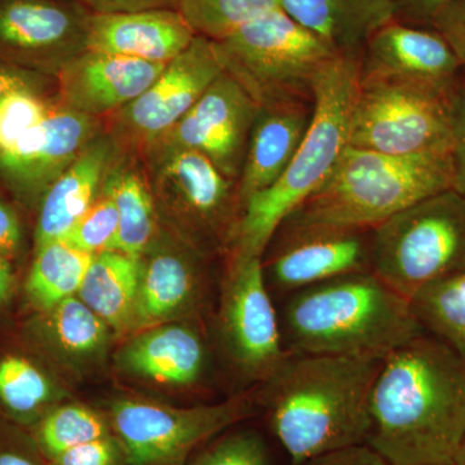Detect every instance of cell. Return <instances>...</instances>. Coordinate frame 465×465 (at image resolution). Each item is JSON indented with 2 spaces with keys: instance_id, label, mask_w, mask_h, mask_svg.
Here are the masks:
<instances>
[{
  "instance_id": "1",
  "label": "cell",
  "mask_w": 465,
  "mask_h": 465,
  "mask_svg": "<svg viewBox=\"0 0 465 465\" xmlns=\"http://www.w3.org/2000/svg\"><path fill=\"white\" fill-rule=\"evenodd\" d=\"M367 446L390 465L455 464L465 439V357L427 332L382 358Z\"/></svg>"
},
{
  "instance_id": "2",
  "label": "cell",
  "mask_w": 465,
  "mask_h": 465,
  "mask_svg": "<svg viewBox=\"0 0 465 465\" xmlns=\"http://www.w3.org/2000/svg\"><path fill=\"white\" fill-rule=\"evenodd\" d=\"M382 358L289 354L264 381L262 403L291 465L367 445Z\"/></svg>"
},
{
  "instance_id": "3",
  "label": "cell",
  "mask_w": 465,
  "mask_h": 465,
  "mask_svg": "<svg viewBox=\"0 0 465 465\" xmlns=\"http://www.w3.org/2000/svg\"><path fill=\"white\" fill-rule=\"evenodd\" d=\"M280 324L287 353L317 356L384 358L425 332L411 302L372 272L291 293Z\"/></svg>"
},
{
  "instance_id": "4",
  "label": "cell",
  "mask_w": 465,
  "mask_h": 465,
  "mask_svg": "<svg viewBox=\"0 0 465 465\" xmlns=\"http://www.w3.org/2000/svg\"><path fill=\"white\" fill-rule=\"evenodd\" d=\"M360 88V54H338L313 87L311 124L282 176L252 195L241 211L229 246L235 258H262L284 220L326 182L348 145Z\"/></svg>"
},
{
  "instance_id": "5",
  "label": "cell",
  "mask_w": 465,
  "mask_h": 465,
  "mask_svg": "<svg viewBox=\"0 0 465 465\" xmlns=\"http://www.w3.org/2000/svg\"><path fill=\"white\" fill-rule=\"evenodd\" d=\"M449 189H454L451 153L391 155L347 145L326 182L289 217L312 224L374 229Z\"/></svg>"
},
{
  "instance_id": "6",
  "label": "cell",
  "mask_w": 465,
  "mask_h": 465,
  "mask_svg": "<svg viewBox=\"0 0 465 465\" xmlns=\"http://www.w3.org/2000/svg\"><path fill=\"white\" fill-rule=\"evenodd\" d=\"M465 271V195L449 189L372 229L371 272L403 298Z\"/></svg>"
},
{
  "instance_id": "7",
  "label": "cell",
  "mask_w": 465,
  "mask_h": 465,
  "mask_svg": "<svg viewBox=\"0 0 465 465\" xmlns=\"http://www.w3.org/2000/svg\"><path fill=\"white\" fill-rule=\"evenodd\" d=\"M228 74L259 106L313 101L318 75L338 52L283 8L253 18L215 42Z\"/></svg>"
},
{
  "instance_id": "8",
  "label": "cell",
  "mask_w": 465,
  "mask_h": 465,
  "mask_svg": "<svg viewBox=\"0 0 465 465\" xmlns=\"http://www.w3.org/2000/svg\"><path fill=\"white\" fill-rule=\"evenodd\" d=\"M452 94L394 81H361L348 145L391 155L451 153Z\"/></svg>"
},
{
  "instance_id": "9",
  "label": "cell",
  "mask_w": 465,
  "mask_h": 465,
  "mask_svg": "<svg viewBox=\"0 0 465 465\" xmlns=\"http://www.w3.org/2000/svg\"><path fill=\"white\" fill-rule=\"evenodd\" d=\"M249 412L246 397L192 409L122 400L112 407V423L128 464L168 465L183 460Z\"/></svg>"
},
{
  "instance_id": "10",
  "label": "cell",
  "mask_w": 465,
  "mask_h": 465,
  "mask_svg": "<svg viewBox=\"0 0 465 465\" xmlns=\"http://www.w3.org/2000/svg\"><path fill=\"white\" fill-rule=\"evenodd\" d=\"M371 237L372 229L312 224L289 217L272 238L271 256L262 259L268 289L287 298L324 281L371 272Z\"/></svg>"
},
{
  "instance_id": "11",
  "label": "cell",
  "mask_w": 465,
  "mask_h": 465,
  "mask_svg": "<svg viewBox=\"0 0 465 465\" xmlns=\"http://www.w3.org/2000/svg\"><path fill=\"white\" fill-rule=\"evenodd\" d=\"M220 331L232 363L250 378L266 381L289 356L262 258L232 259Z\"/></svg>"
},
{
  "instance_id": "12",
  "label": "cell",
  "mask_w": 465,
  "mask_h": 465,
  "mask_svg": "<svg viewBox=\"0 0 465 465\" xmlns=\"http://www.w3.org/2000/svg\"><path fill=\"white\" fill-rule=\"evenodd\" d=\"M91 15L81 0H0V60L57 74L87 50Z\"/></svg>"
},
{
  "instance_id": "13",
  "label": "cell",
  "mask_w": 465,
  "mask_h": 465,
  "mask_svg": "<svg viewBox=\"0 0 465 465\" xmlns=\"http://www.w3.org/2000/svg\"><path fill=\"white\" fill-rule=\"evenodd\" d=\"M258 112L249 92L224 72L158 143L200 152L234 180L240 177Z\"/></svg>"
},
{
  "instance_id": "14",
  "label": "cell",
  "mask_w": 465,
  "mask_h": 465,
  "mask_svg": "<svg viewBox=\"0 0 465 465\" xmlns=\"http://www.w3.org/2000/svg\"><path fill=\"white\" fill-rule=\"evenodd\" d=\"M224 72L215 42L195 36L148 90L119 110V128L134 142L157 145Z\"/></svg>"
},
{
  "instance_id": "15",
  "label": "cell",
  "mask_w": 465,
  "mask_h": 465,
  "mask_svg": "<svg viewBox=\"0 0 465 465\" xmlns=\"http://www.w3.org/2000/svg\"><path fill=\"white\" fill-rule=\"evenodd\" d=\"M464 67L430 27L393 20L376 30L360 54L361 81H394L452 94Z\"/></svg>"
},
{
  "instance_id": "16",
  "label": "cell",
  "mask_w": 465,
  "mask_h": 465,
  "mask_svg": "<svg viewBox=\"0 0 465 465\" xmlns=\"http://www.w3.org/2000/svg\"><path fill=\"white\" fill-rule=\"evenodd\" d=\"M97 119L54 106L50 114L0 157V173L21 195L45 193L94 139Z\"/></svg>"
},
{
  "instance_id": "17",
  "label": "cell",
  "mask_w": 465,
  "mask_h": 465,
  "mask_svg": "<svg viewBox=\"0 0 465 465\" xmlns=\"http://www.w3.org/2000/svg\"><path fill=\"white\" fill-rule=\"evenodd\" d=\"M166 65L85 50L58 70L61 105L94 118L119 112L148 90Z\"/></svg>"
},
{
  "instance_id": "18",
  "label": "cell",
  "mask_w": 465,
  "mask_h": 465,
  "mask_svg": "<svg viewBox=\"0 0 465 465\" xmlns=\"http://www.w3.org/2000/svg\"><path fill=\"white\" fill-rule=\"evenodd\" d=\"M313 101L284 100L259 106L238 183L241 211L252 195L271 188L302 145Z\"/></svg>"
},
{
  "instance_id": "19",
  "label": "cell",
  "mask_w": 465,
  "mask_h": 465,
  "mask_svg": "<svg viewBox=\"0 0 465 465\" xmlns=\"http://www.w3.org/2000/svg\"><path fill=\"white\" fill-rule=\"evenodd\" d=\"M197 34L176 8L130 14H92L87 50L168 64L182 54Z\"/></svg>"
},
{
  "instance_id": "20",
  "label": "cell",
  "mask_w": 465,
  "mask_h": 465,
  "mask_svg": "<svg viewBox=\"0 0 465 465\" xmlns=\"http://www.w3.org/2000/svg\"><path fill=\"white\" fill-rule=\"evenodd\" d=\"M164 149L166 155L157 173L158 185L173 194L200 224L213 232H224L229 243L238 223V217L232 216V180L200 152Z\"/></svg>"
},
{
  "instance_id": "21",
  "label": "cell",
  "mask_w": 465,
  "mask_h": 465,
  "mask_svg": "<svg viewBox=\"0 0 465 465\" xmlns=\"http://www.w3.org/2000/svg\"><path fill=\"white\" fill-rule=\"evenodd\" d=\"M114 145L105 137H94L78 158L51 183L43 194L35 229L36 249L63 241L94 204L105 174L109 173Z\"/></svg>"
},
{
  "instance_id": "22",
  "label": "cell",
  "mask_w": 465,
  "mask_h": 465,
  "mask_svg": "<svg viewBox=\"0 0 465 465\" xmlns=\"http://www.w3.org/2000/svg\"><path fill=\"white\" fill-rule=\"evenodd\" d=\"M207 353L200 333L188 326H155L125 345L119 363L131 374L173 385L200 381Z\"/></svg>"
},
{
  "instance_id": "23",
  "label": "cell",
  "mask_w": 465,
  "mask_h": 465,
  "mask_svg": "<svg viewBox=\"0 0 465 465\" xmlns=\"http://www.w3.org/2000/svg\"><path fill=\"white\" fill-rule=\"evenodd\" d=\"M291 17L341 54H361L367 39L397 20L399 0H282Z\"/></svg>"
},
{
  "instance_id": "24",
  "label": "cell",
  "mask_w": 465,
  "mask_h": 465,
  "mask_svg": "<svg viewBox=\"0 0 465 465\" xmlns=\"http://www.w3.org/2000/svg\"><path fill=\"white\" fill-rule=\"evenodd\" d=\"M142 262L116 251L94 256L78 296L115 330L133 326Z\"/></svg>"
},
{
  "instance_id": "25",
  "label": "cell",
  "mask_w": 465,
  "mask_h": 465,
  "mask_svg": "<svg viewBox=\"0 0 465 465\" xmlns=\"http://www.w3.org/2000/svg\"><path fill=\"white\" fill-rule=\"evenodd\" d=\"M197 275L185 259L161 252L142 265L133 326L155 327L188 307L197 295Z\"/></svg>"
},
{
  "instance_id": "26",
  "label": "cell",
  "mask_w": 465,
  "mask_h": 465,
  "mask_svg": "<svg viewBox=\"0 0 465 465\" xmlns=\"http://www.w3.org/2000/svg\"><path fill=\"white\" fill-rule=\"evenodd\" d=\"M94 256L56 241L36 249L26 278L27 300L39 311L48 312L81 289Z\"/></svg>"
},
{
  "instance_id": "27",
  "label": "cell",
  "mask_w": 465,
  "mask_h": 465,
  "mask_svg": "<svg viewBox=\"0 0 465 465\" xmlns=\"http://www.w3.org/2000/svg\"><path fill=\"white\" fill-rule=\"evenodd\" d=\"M104 193L118 211V232L113 250L140 260L153 240L154 204L142 176L131 168H118L105 180Z\"/></svg>"
},
{
  "instance_id": "28",
  "label": "cell",
  "mask_w": 465,
  "mask_h": 465,
  "mask_svg": "<svg viewBox=\"0 0 465 465\" xmlns=\"http://www.w3.org/2000/svg\"><path fill=\"white\" fill-rule=\"evenodd\" d=\"M411 305L425 332L465 357V271L425 287Z\"/></svg>"
},
{
  "instance_id": "29",
  "label": "cell",
  "mask_w": 465,
  "mask_h": 465,
  "mask_svg": "<svg viewBox=\"0 0 465 465\" xmlns=\"http://www.w3.org/2000/svg\"><path fill=\"white\" fill-rule=\"evenodd\" d=\"M54 399L47 375L32 361L7 356L0 361V403L18 421H33Z\"/></svg>"
},
{
  "instance_id": "30",
  "label": "cell",
  "mask_w": 465,
  "mask_h": 465,
  "mask_svg": "<svg viewBox=\"0 0 465 465\" xmlns=\"http://www.w3.org/2000/svg\"><path fill=\"white\" fill-rule=\"evenodd\" d=\"M176 8L197 35L217 42L253 18L283 7L282 0H177Z\"/></svg>"
},
{
  "instance_id": "31",
  "label": "cell",
  "mask_w": 465,
  "mask_h": 465,
  "mask_svg": "<svg viewBox=\"0 0 465 465\" xmlns=\"http://www.w3.org/2000/svg\"><path fill=\"white\" fill-rule=\"evenodd\" d=\"M47 313L48 333L67 353L91 356L108 341V324L75 296L58 302Z\"/></svg>"
},
{
  "instance_id": "32",
  "label": "cell",
  "mask_w": 465,
  "mask_h": 465,
  "mask_svg": "<svg viewBox=\"0 0 465 465\" xmlns=\"http://www.w3.org/2000/svg\"><path fill=\"white\" fill-rule=\"evenodd\" d=\"M110 436L108 423L87 407L67 405L43 416L36 427L39 448L48 458L91 440Z\"/></svg>"
},
{
  "instance_id": "33",
  "label": "cell",
  "mask_w": 465,
  "mask_h": 465,
  "mask_svg": "<svg viewBox=\"0 0 465 465\" xmlns=\"http://www.w3.org/2000/svg\"><path fill=\"white\" fill-rule=\"evenodd\" d=\"M54 105L39 92L16 90L0 99V157L7 154L29 131L41 124Z\"/></svg>"
},
{
  "instance_id": "34",
  "label": "cell",
  "mask_w": 465,
  "mask_h": 465,
  "mask_svg": "<svg viewBox=\"0 0 465 465\" xmlns=\"http://www.w3.org/2000/svg\"><path fill=\"white\" fill-rule=\"evenodd\" d=\"M118 232V211L114 201L104 193L94 202L78 223L67 232L64 242L91 255L112 251Z\"/></svg>"
},
{
  "instance_id": "35",
  "label": "cell",
  "mask_w": 465,
  "mask_h": 465,
  "mask_svg": "<svg viewBox=\"0 0 465 465\" xmlns=\"http://www.w3.org/2000/svg\"><path fill=\"white\" fill-rule=\"evenodd\" d=\"M193 465H272L271 451L262 436L244 430L217 440Z\"/></svg>"
},
{
  "instance_id": "36",
  "label": "cell",
  "mask_w": 465,
  "mask_h": 465,
  "mask_svg": "<svg viewBox=\"0 0 465 465\" xmlns=\"http://www.w3.org/2000/svg\"><path fill=\"white\" fill-rule=\"evenodd\" d=\"M124 448L118 439L110 434L104 439L66 450L51 458L54 465H121Z\"/></svg>"
},
{
  "instance_id": "37",
  "label": "cell",
  "mask_w": 465,
  "mask_h": 465,
  "mask_svg": "<svg viewBox=\"0 0 465 465\" xmlns=\"http://www.w3.org/2000/svg\"><path fill=\"white\" fill-rule=\"evenodd\" d=\"M427 27L449 43L465 70V0H448L434 12Z\"/></svg>"
},
{
  "instance_id": "38",
  "label": "cell",
  "mask_w": 465,
  "mask_h": 465,
  "mask_svg": "<svg viewBox=\"0 0 465 465\" xmlns=\"http://www.w3.org/2000/svg\"><path fill=\"white\" fill-rule=\"evenodd\" d=\"M451 113L454 189L465 195V70L452 94Z\"/></svg>"
},
{
  "instance_id": "39",
  "label": "cell",
  "mask_w": 465,
  "mask_h": 465,
  "mask_svg": "<svg viewBox=\"0 0 465 465\" xmlns=\"http://www.w3.org/2000/svg\"><path fill=\"white\" fill-rule=\"evenodd\" d=\"M47 84V78L42 73L24 69L0 60V99L9 92L16 90H32L41 94Z\"/></svg>"
},
{
  "instance_id": "40",
  "label": "cell",
  "mask_w": 465,
  "mask_h": 465,
  "mask_svg": "<svg viewBox=\"0 0 465 465\" xmlns=\"http://www.w3.org/2000/svg\"><path fill=\"white\" fill-rule=\"evenodd\" d=\"M92 14H130L148 9L176 8L177 0H81ZM177 9V8H176Z\"/></svg>"
},
{
  "instance_id": "41",
  "label": "cell",
  "mask_w": 465,
  "mask_h": 465,
  "mask_svg": "<svg viewBox=\"0 0 465 465\" xmlns=\"http://www.w3.org/2000/svg\"><path fill=\"white\" fill-rule=\"evenodd\" d=\"M302 465H390L387 461L376 454L370 446L362 445L356 448L341 450V451L330 452L316 459L307 461Z\"/></svg>"
},
{
  "instance_id": "42",
  "label": "cell",
  "mask_w": 465,
  "mask_h": 465,
  "mask_svg": "<svg viewBox=\"0 0 465 465\" xmlns=\"http://www.w3.org/2000/svg\"><path fill=\"white\" fill-rule=\"evenodd\" d=\"M21 238L23 232L16 213L0 201V258H12L20 249Z\"/></svg>"
},
{
  "instance_id": "43",
  "label": "cell",
  "mask_w": 465,
  "mask_h": 465,
  "mask_svg": "<svg viewBox=\"0 0 465 465\" xmlns=\"http://www.w3.org/2000/svg\"><path fill=\"white\" fill-rule=\"evenodd\" d=\"M448 0H399L397 20L410 25L428 26L434 12Z\"/></svg>"
},
{
  "instance_id": "44",
  "label": "cell",
  "mask_w": 465,
  "mask_h": 465,
  "mask_svg": "<svg viewBox=\"0 0 465 465\" xmlns=\"http://www.w3.org/2000/svg\"><path fill=\"white\" fill-rule=\"evenodd\" d=\"M15 278L14 269L8 259L0 258V307L7 304L15 292Z\"/></svg>"
},
{
  "instance_id": "45",
  "label": "cell",
  "mask_w": 465,
  "mask_h": 465,
  "mask_svg": "<svg viewBox=\"0 0 465 465\" xmlns=\"http://www.w3.org/2000/svg\"><path fill=\"white\" fill-rule=\"evenodd\" d=\"M0 465H39L34 459L17 450H0Z\"/></svg>"
},
{
  "instance_id": "46",
  "label": "cell",
  "mask_w": 465,
  "mask_h": 465,
  "mask_svg": "<svg viewBox=\"0 0 465 465\" xmlns=\"http://www.w3.org/2000/svg\"><path fill=\"white\" fill-rule=\"evenodd\" d=\"M455 465H465V439L463 445H461L460 450H459L458 457L455 459Z\"/></svg>"
},
{
  "instance_id": "47",
  "label": "cell",
  "mask_w": 465,
  "mask_h": 465,
  "mask_svg": "<svg viewBox=\"0 0 465 465\" xmlns=\"http://www.w3.org/2000/svg\"><path fill=\"white\" fill-rule=\"evenodd\" d=\"M448 465H455V464H448Z\"/></svg>"
}]
</instances>
